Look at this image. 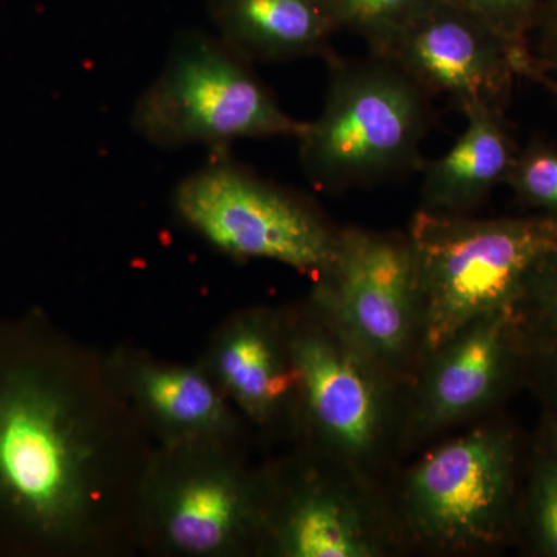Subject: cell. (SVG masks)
Returning <instances> with one entry per match:
<instances>
[{
  "label": "cell",
  "mask_w": 557,
  "mask_h": 557,
  "mask_svg": "<svg viewBox=\"0 0 557 557\" xmlns=\"http://www.w3.org/2000/svg\"><path fill=\"white\" fill-rule=\"evenodd\" d=\"M138 428L109 362L84 355L65 372L11 375L0 384V496L39 533L83 549L123 520L134 527L153 453Z\"/></svg>",
  "instance_id": "6da1fadb"
},
{
  "label": "cell",
  "mask_w": 557,
  "mask_h": 557,
  "mask_svg": "<svg viewBox=\"0 0 557 557\" xmlns=\"http://www.w3.org/2000/svg\"><path fill=\"white\" fill-rule=\"evenodd\" d=\"M408 236L426 358L465 325L512 306L528 273L557 248V215L478 219L420 208Z\"/></svg>",
  "instance_id": "7a4b0ae2"
},
{
  "label": "cell",
  "mask_w": 557,
  "mask_h": 557,
  "mask_svg": "<svg viewBox=\"0 0 557 557\" xmlns=\"http://www.w3.org/2000/svg\"><path fill=\"white\" fill-rule=\"evenodd\" d=\"M327 58L324 108L317 120L304 123L296 138L307 178L336 194L423 166L421 143L432 119L426 91L383 58Z\"/></svg>",
  "instance_id": "3957f363"
},
{
  "label": "cell",
  "mask_w": 557,
  "mask_h": 557,
  "mask_svg": "<svg viewBox=\"0 0 557 557\" xmlns=\"http://www.w3.org/2000/svg\"><path fill=\"white\" fill-rule=\"evenodd\" d=\"M132 127L159 148L225 149L239 139L298 138L304 123L281 108L247 58L222 39L186 33L139 95Z\"/></svg>",
  "instance_id": "277c9868"
},
{
  "label": "cell",
  "mask_w": 557,
  "mask_h": 557,
  "mask_svg": "<svg viewBox=\"0 0 557 557\" xmlns=\"http://www.w3.org/2000/svg\"><path fill=\"white\" fill-rule=\"evenodd\" d=\"M228 442L159 446L135 504L134 528L160 552L222 557L262 536L270 491L230 457Z\"/></svg>",
  "instance_id": "5b68a950"
},
{
  "label": "cell",
  "mask_w": 557,
  "mask_h": 557,
  "mask_svg": "<svg viewBox=\"0 0 557 557\" xmlns=\"http://www.w3.org/2000/svg\"><path fill=\"white\" fill-rule=\"evenodd\" d=\"M520 443L493 421L438 446L410 469L401 515L412 536L443 552H482L515 541Z\"/></svg>",
  "instance_id": "8992f818"
},
{
  "label": "cell",
  "mask_w": 557,
  "mask_h": 557,
  "mask_svg": "<svg viewBox=\"0 0 557 557\" xmlns=\"http://www.w3.org/2000/svg\"><path fill=\"white\" fill-rule=\"evenodd\" d=\"M174 208L186 226L236 259H265L318 276L338 244L317 205L220 157L182 180Z\"/></svg>",
  "instance_id": "52a82bcc"
},
{
  "label": "cell",
  "mask_w": 557,
  "mask_h": 557,
  "mask_svg": "<svg viewBox=\"0 0 557 557\" xmlns=\"http://www.w3.org/2000/svg\"><path fill=\"white\" fill-rule=\"evenodd\" d=\"M317 278L313 307L392 380L423 355L416 256L408 234L339 230L335 255Z\"/></svg>",
  "instance_id": "ba28073f"
},
{
  "label": "cell",
  "mask_w": 557,
  "mask_h": 557,
  "mask_svg": "<svg viewBox=\"0 0 557 557\" xmlns=\"http://www.w3.org/2000/svg\"><path fill=\"white\" fill-rule=\"evenodd\" d=\"M285 327L298 403L310 431L348 469L383 453L392 424L391 376L321 311Z\"/></svg>",
  "instance_id": "9c48e42d"
},
{
  "label": "cell",
  "mask_w": 557,
  "mask_h": 557,
  "mask_svg": "<svg viewBox=\"0 0 557 557\" xmlns=\"http://www.w3.org/2000/svg\"><path fill=\"white\" fill-rule=\"evenodd\" d=\"M370 54L461 112L507 109L516 79L528 78L525 62L507 40L450 0H434Z\"/></svg>",
  "instance_id": "30bf717a"
},
{
  "label": "cell",
  "mask_w": 557,
  "mask_h": 557,
  "mask_svg": "<svg viewBox=\"0 0 557 557\" xmlns=\"http://www.w3.org/2000/svg\"><path fill=\"white\" fill-rule=\"evenodd\" d=\"M528 357L511 307L465 325L426 357L410 409L413 437L438 434L493 408L525 380Z\"/></svg>",
  "instance_id": "8fae6325"
},
{
  "label": "cell",
  "mask_w": 557,
  "mask_h": 557,
  "mask_svg": "<svg viewBox=\"0 0 557 557\" xmlns=\"http://www.w3.org/2000/svg\"><path fill=\"white\" fill-rule=\"evenodd\" d=\"M282 557H379L387 539L359 491L344 480L307 472L287 493H270L262 536Z\"/></svg>",
  "instance_id": "7c38bea8"
},
{
  "label": "cell",
  "mask_w": 557,
  "mask_h": 557,
  "mask_svg": "<svg viewBox=\"0 0 557 557\" xmlns=\"http://www.w3.org/2000/svg\"><path fill=\"white\" fill-rule=\"evenodd\" d=\"M120 391L161 446L231 442L236 420L207 369L163 364L135 355L109 362Z\"/></svg>",
  "instance_id": "4fadbf2b"
},
{
  "label": "cell",
  "mask_w": 557,
  "mask_h": 557,
  "mask_svg": "<svg viewBox=\"0 0 557 557\" xmlns=\"http://www.w3.org/2000/svg\"><path fill=\"white\" fill-rule=\"evenodd\" d=\"M248 311L219 333L207 372L220 391L258 424H271L298 403L285 327L265 314Z\"/></svg>",
  "instance_id": "5bb4252c"
},
{
  "label": "cell",
  "mask_w": 557,
  "mask_h": 557,
  "mask_svg": "<svg viewBox=\"0 0 557 557\" xmlns=\"http://www.w3.org/2000/svg\"><path fill=\"white\" fill-rule=\"evenodd\" d=\"M467 127L448 152L423 166L421 208L469 214L498 185H505L519 149L505 110L474 108L463 112Z\"/></svg>",
  "instance_id": "9a60e30c"
},
{
  "label": "cell",
  "mask_w": 557,
  "mask_h": 557,
  "mask_svg": "<svg viewBox=\"0 0 557 557\" xmlns=\"http://www.w3.org/2000/svg\"><path fill=\"white\" fill-rule=\"evenodd\" d=\"M220 39L251 61L329 54L335 28L321 0H215Z\"/></svg>",
  "instance_id": "2e32d148"
},
{
  "label": "cell",
  "mask_w": 557,
  "mask_h": 557,
  "mask_svg": "<svg viewBox=\"0 0 557 557\" xmlns=\"http://www.w3.org/2000/svg\"><path fill=\"white\" fill-rule=\"evenodd\" d=\"M519 487L515 539L539 557H557V424L542 417Z\"/></svg>",
  "instance_id": "e0dca14e"
},
{
  "label": "cell",
  "mask_w": 557,
  "mask_h": 557,
  "mask_svg": "<svg viewBox=\"0 0 557 557\" xmlns=\"http://www.w3.org/2000/svg\"><path fill=\"white\" fill-rule=\"evenodd\" d=\"M511 311L528 355L557 343V248L528 273Z\"/></svg>",
  "instance_id": "ac0fdd59"
},
{
  "label": "cell",
  "mask_w": 557,
  "mask_h": 557,
  "mask_svg": "<svg viewBox=\"0 0 557 557\" xmlns=\"http://www.w3.org/2000/svg\"><path fill=\"white\" fill-rule=\"evenodd\" d=\"M333 28L361 36L369 53L380 49L434 0H321Z\"/></svg>",
  "instance_id": "d6986e66"
},
{
  "label": "cell",
  "mask_w": 557,
  "mask_h": 557,
  "mask_svg": "<svg viewBox=\"0 0 557 557\" xmlns=\"http://www.w3.org/2000/svg\"><path fill=\"white\" fill-rule=\"evenodd\" d=\"M523 207L539 214L557 215V150L531 141L519 150L507 183Z\"/></svg>",
  "instance_id": "ffe728a7"
},
{
  "label": "cell",
  "mask_w": 557,
  "mask_h": 557,
  "mask_svg": "<svg viewBox=\"0 0 557 557\" xmlns=\"http://www.w3.org/2000/svg\"><path fill=\"white\" fill-rule=\"evenodd\" d=\"M450 2L474 14L507 40L519 54L520 60L525 62L528 78H531L533 69L528 54V36L533 30L542 0H450Z\"/></svg>",
  "instance_id": "44dd1931"
},
{
  "label": "cell",
  "mask_w": 557,
  "mask_h": 557,
  "mask_svg": "<svg viewBox=\"0 0 557 557\" xmlns=\"http://www.w3.org/2000/svg\"><path fill=\"white\" fill-rule=\"evenodd\" d=\"M531 79L557 81V0H542L536 22L528 36Z\"/></svg>",
  "instance_id": "7402d4cb"
},
{
  "label": "cell",
  "mask_w": 557,
  "mask_h": 557,
  "mask_svg": "<svg viewBox=\"0 0 557 557\" xmlns=\"http://www.w3.org/2000/svg\"><path fill=\"white\" fill-rule=\"evenodd\" d=\"M527 381L537 392L545 413L557 424V343L528 357Z\"/></svg>",
  "instance_id": "603a6c76"
},
{
  "label": "cell",
  "mask_w": 557,
  "mask_h": 557,
  "mask_svg": "<svg viewBox=\"0 0 557 557\" xmlns=\"http://www.w3.org/2000/svg\"><path fill=\"white\" fill-rule=\"evenodd\" d=\"M539 83L544 84L545 87L557 98V81L552 78L539 79Z\"/></svg>",
  "instance_id": "cb8c5ba5"
}]
</instances>
